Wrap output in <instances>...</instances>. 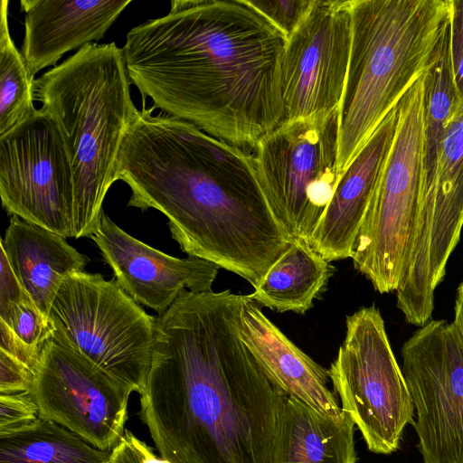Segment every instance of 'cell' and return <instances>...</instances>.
I'll return each mask as SVG.
<instances>
[{
	"label": "cell",
	"mask_w": 463,
	"mask_h": 463,
	"mask_svg": "<svg viewBox=\"0 0 463 463\" xmlns=\"http://www.w3.org/2000/svg\"><path fill=\"white\" fill-rule=\"evenodd\" d=\"M246 298L186 289L156 317L139 414L171 463H271L285 393L240 336Z\"/></svg>",
	"instance_id": "6da1fadb"
},
{
	"label": "cell",
	"mask_w": 463,
	"mask_h": 463,
	"mask_svg": "<svg viewBox=\"0 0 463 463\" xmlns=\"http://www.w3.org/2000/svg\"><path fill=\"white\" fill-rule=\"evenodd\" d=\"M287 42L245 0H174L167 14L130 29L121 51L154 109L254 150L285 120Z\"/></svg>",
	"instance_id": "7a4b0ae2"
},
{
	"label": "cell",
	"mask_w": 463,
	"mask_h": 463,
	"mask_svg": "<svg viewBox=\"0 0 463 463\" xmlns=\"http://www.w3.org/2000/svg\"><path fill=\"white\" fill-rule=\"evenodd\" d=\"M154 109L143 102L118 157L128 205L159 211L184 252L258 288L292 238L266 200L253 156Z\"/></svg>",
	"instance_id": "3957f363"
},
{
	"label": "cell",
	"mask_w": 463,
	"mask_h": 463,
	"mask_svg": "<svg viewBox=\"0 0 463 463\" xmlns=\"http://www.w3.org/2000/svg\"><path fill=\"white\" fill-rule=\"evenodd\" d=\"M130 83L115 43L87 44L34 80V99L56 124L71 166L72 238L91 239L117 181L123 141L138 112Z\"/></svg>",
	"instance_id": "277c9868"
},
{
	"label": "cell",
	"mask_w": 463,
	"mask_h": 463,
	"mask_svg": "<svg viewBox=\"0 0 463 463\" xmlns=\"http://www.w3.org/2000/svg\"><path fill=\"white\" fill-rule=\"evenodd\" d=\"M452 0H351L352 41L338 107L341 174L439 59Z\"/></svg>",
	"instance_id": "5b68a950"
},
{
	"label": "cell",
	"mask_w": 463,
	"mask_h": 463,
	"mask_svg": "<svg viewBox=\"0 0 463 463\" xmlns=\"http://www.w3.org/2000/svg\"><path fill=\"white\" fill-rule=\"evenodd\" d=\"M427 72L398 104L394 132L351 257L354 269L380 293L396 291L414 242L420 196Z\"/></svg>",
	"instance_id": "8992f818"
},
{
	"label": "cell",
	"mask_w": 463,
	"mask_h": 463,
	"mask_svg": "<svg viewBox=\"0 0 463 463\" xmlns=\"http://www.w3.org/2000/svg\"><path fill=\"white\" fill-rule=\"evenodd\" d=\"M51 336L139 394L152 362L156 317L116 282L79 271L60 287L49 313Z\"/></svg>",
	"instance_id": "52a82bcc"
},
{
	"label": "cell",
	"mask_w": 463,
	"mask_h": 463,
	"mask_svg": "<svg viewBox=\"0 0 463 463\" xmlns=\"http://www.w3.org/2000/svg\"><path fill=\"white\" fill-rule=\"evenodd\" d=\"M254 151L257 177L274 216L291 238L309 241L342 175L338 109L283 121Z\"/></svg>",
	"instance_id": "ba28073f"
},
{
	"label": "cell",
	"mask_w": 463,
	"mask_h": 463,
	"mask_svg": "<svg viewBox=\"0 0 463 463\" xmlns=\"http://www.w3.org/2000/svg\"><path fill=\"white\" fill-rule=\"evenodd\" d=\"M345 326L329 368L334 392L367 449L391 454L399 448L405 426L414 423L411 393L379 309L361 307L346 317Z\"/></svg>",
	"instance_id": "9c48e42d"
},
{
	"label": "cell",
	"mask_w": 463,
	"mask_h": 463,
	"mask_svg": "<svg viewBox=\"0 0 463 463\" xmlns=\"http://www.w3.org/2000/svg\"><path fill=\"white\" fill-rule=\"evenodd\" d=\"M402 357L423 462L463 463V339L452 323L431 320Z\"/></svg>",
	"instance_id": "30bf717a"
},
{
	"label": "cell",
	"mask_w": 463,
	"mask_h": 463,
	"mask_svg": "<svg viewBox=\"0 0 463 463\" xmlns=\"http://www.w3.org/2000/svg\"><path fill=\"white\" fill-rule=\"evenodd\" d=\"M0 195L8 214L71 237V166L56 124L41 109L0 137Z\"/></svg>",
	"instance_id": "8fae6325"
},
{
	"label": "cell",
	"mask_w": 463,
	"mask_h": 463,
	"mask_svg": "<svg viewBox=\"0 0 463 463\" xmlns=\"http://www.w3.org/2000/svg\"><path fill=\"white\" fill-rule=\"evenodd\" d=\"M131 392L52 336L43 348L32 391L40 418L102 450H112L124 435Z\"/></svg>",
	"instance_id": "7c38bea8"
},
{
	"label": "cell",
	"mask_w": 463,
	"mask_h": 463,
	"mask_svg": "<svg viewBox=\"0 0 463 463\" xmlns=\"http://www.w3.org/2000/svg\"><path fill=\"white\" fill-rule=\"evenodd\" d=\"M351 41V0H314L310 11L288 38L283 55L285 120L338 109Z\"/></svg>",
	"instance_id": "4fadbf2b"
},
{
	"label": "cell",
	"mask_w": 463,
	"mask_h": 463,
	"mask_svg": "<svg viewBox=\"0 0 463 463\" xmlns=\"http://www.w3.org/2000/svg\"><path fill=\"white\" fill-rule=\"evenodd\" d=\"M118 285L137 304L165 313L181 293L205 292L221 269L208 260L167 255L135 239L103 213L91 237Z\"/></svg>",
	"instance_id": "5bb4252c"
},
{
	"label": "cell",
	"mask_w": 463,
	"mask_h": 463,
	"mask_svg": "<svg viewBox=\"0 0 463 463\" xmlns=\"http://www.w3.org/2000/svg\"><path fill=\"white\" fill-rule=\"evenodd\" d=\"M131 0H21L22 53L31 74L56 66L63 54L102 39Z\"/></svg>",
	"instance_id": "9a60e30c"
},
{
	"label": "cell",
	"mask_w": 463,
	"mask_h": 463,
	"mask_svg": "<svg viewBox=\"0 0 463 463\" xmlns=\"http://www.w3.org/2000/svg\"><path fill=\"white\" fill-rule=\"evenodd\" d=\"M240 336L271 383L319 412L339 416L336 394L330 391L329 370L298 348L249 295L239 325Z\"/></svg>",
	"instance_id": "2e32d148"
},
{
	"label": "cell",
	"mask_w": 463,
	"mask_h": 463,
	"mask_svg": "<svg viewBox=\"0 0 463 463\" xmlns=\"http://www.w3.org/2000/svg\"><path fill=\"white\" fill-rule=\"evenodd\" d=\"M397 107L344 170L333 198L309 240L314 250L329 262L352 257L394 132Z\"/></svg>",
	"instance_id": "e0dca14e"
},
{
	"label": "cell",
	"mask_w": 463,
	"mask_h": 463,
	"mask_svg": "<svg viewBox=\"0 0 463 463\" xmlns=\"http://www.w3.org/2000/svg\"><path fill=\"white\" fill-rule=\"evenodd\" d=\"M0 248L19 282L47 318L63 281L84 271L90 261L66 238L18 216H12Z\"/></svg>",
	"instance_id": "ac0fdd59"
},
{
	"label": "cell",
	"mask_w": 463,
	"mask_h": 463,
	"mask_svg": "<svg viewBox=\"0 0 463 463\" xmlns=\"http://www.w3.org/2000/svg\"><path fill=\"white\" fill-rule=\"evenodd\" d=\"M354 426L343 411L339 416L327 415L285 394L271 463H356Z\"/></svg>",
	"instance_id": "d6986e66"
},
{
	"label": "cell",
	"mask_w": 463,
	"mask_h": 463,
	"mask_svg": "<svg viewBox=\"0 0 463 463\" xmlns=\"http://www.w3.org/2000/svg\"><path fill=\"white\" fill-rule=\"evenodd\" d=\"M335 268L309 241L293 238L250 298L279 313L305 314L326 290Z\"/></svg>",
	"instance_id": "ffe728a7"
},
{
	"label": "cell",
	"mask_w": 463,
	"mask_h": 463,
	"mask_svg": "<svg viewBox=\"0 0 463 463\" xmlns=\"http://www.w3.org/2000/svg\"><path fill=\"white\" fill-rule=\"evenodd\" d=\"M111 450L97 449L58 423L40 418L0 436V463H110Z\"/></svg>",
	"instance_id": "44dd1931"
},
{
	"label": "cell",
	"mask_w": 463,
	"mask_h": 463,
	"mask_svg": "<svg viewBox=\"0 0 463 463\" xmlns=\"http://www.w3.org/2000/svg\"><path fill=\"white\" fill-rule=\"evenodd\" d=\"M462 106L453 76L449 18L439 59L426 77L420 195L431 184L440 143Z\"/></svg>",
	"instance_id": "7402d4cb"
},
{
	"label": "cell",
	"mask_w": 463,
	"mask_h": 463,
	"mask_svg": "<svg viewBox=\"0 0 463 463\" xmlns=\"http://www.w3.org/2000/svg\"><path fill=\"white\" fill-rule=\"evenodd\" d=\"M8 0L0 8V137L29 118L36 109L34 77L9 31Z\"/></svg>",
	"instance_id": "603a6c76"
},
{
	"label": "cell",
	"mask_w": 463,
	"mask_h": 463,
	"mask_svg": "<svg viewBox=\"0 0 463 463\" xmlns=\"http://www.w3.org/2000/svg\"><path fill=\"white\" fill-rule=\"evenodd\" d=\"M4 321L14 335L38 357L51 336L49 320L32 300L10 306L0 311Z\"/></svg>",
	"instance_id": "cb8c5ba5"
},
{
	"label": "cell",
	"mask_w": 463,
	"mask_h": 463,
	"mask_svg": "<svg viewBox=\"0 0 463 463\" xmlns=\"http://www.w3.org/2000/svg\"><path fill=\"white\" fill-rule=\"evenodd\" d=\"M288 40L310 11L314 0H245Z\"/></svg>",
	"instance_id": "d4e9b609"
},
{
	"label": "cell",
	"mask_w": 463,
	"mask_h": 463,
	"mask_svg": "<svg viewBox=\"0 0 463 463\" xmlns=\"http://www.w3.org/2000/svg\"><path fill=\"white\" fill-rule=\"evenodd\" d=\"M39 419V408L32 392L0 394V436L26 428Z\"/></svg>",
	"instance_id": "484cf974"
},
{
	"label": "cell",
	"mask_w": 463,
	"mask_h": 463,
	"mask_svg": "<svg viewBox=\"0 0 463 463\" xmlns=\"http://www.w3.org/2000/svg\"><path fill=\"white\" fill-rule=\"evenodd\" d=\"M35 373L26 364L0 350V394L33 391Z\"/></svg>",
	"instance_id": "4316f807"
},
{
	"label": "cell",
	"mask_w": 463,
	"mask_h": 463,
	"mask_svg": "<svg viewBox=\"0 0 463 463\" xmlns=\"http://www.w3.org/2000/svg\"><path fill=\"white\" fill-rule=\"evenodd\" d=\"M110 463H171L158 458L153 449L126 430L118 443L111 450Z\"/></svg>",
	"instance_id": "83f0119b"
},
{
	"label": "cell",
	"mask_w": 463,
	"mask_h": 463,
	"mask_svg": "<svg viewBox=\"0 0 463 463\" xmlns=\"http://www.w3.org/2000/svg\"><path fill=\"white\" fill-rule=\"evenodd\" d=\"M450 33L454 81L463 102V0H452Z\"/></svg>",
	"instance_id": "f1b7e54d"
},
{
	"label": "cell",
	"mask_w": 463,
	"mask_h": 463,
	"mask_svg": "<svg viewBox=\"0 0 463 463\" xmlns=\"http://www.w3.org/2000/svg\"><path fill=\"white\" fill-rule=\"evenodd\" d=\"M26 300L32 299L14 275L5 251L0 250V311Z\"/></svg>",
	"instance_id": "f546056e"
},
{
	"label": "cell",
	"mask_w": 463,
	"mask_h": 463,
	"mask_svg": "<svg viewBox=\"0 0 463 463\" xmlns=\"http://www.w3.org/2000/svg\"><path fill=\"white\" fill-rule=\"evenodd\" d=\"M0 350L21 361L35 373L40 357L36 356L1 319Z\"/></svg>",
	"instance_id": "4dcf8cb0"
},
{
	"label": "cell",
	"mask_w": 463,
	"mask_h": 463,
	"mask_svg": "<svg viewBox=\"0 0 463 463\" xmlns=\"http://www.w3.org/2000/svg\"><path fill=\"white\" fill-rule=\"evenodd\" d=\"M453 326L463 339V281L458 288Z\"/></svg>",
	"instance_id": "1f68e13d"
}]
</instances>
